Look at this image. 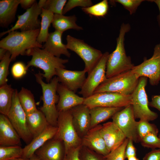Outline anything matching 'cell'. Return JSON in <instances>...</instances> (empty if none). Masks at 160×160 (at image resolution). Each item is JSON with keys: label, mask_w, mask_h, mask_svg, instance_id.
I'll return each instance as SVG.
<instances>
[{"label": "cell", "mask_w": 160, "mask_h": 160, "mask_svg": "<svg viewBox=\"0 0 160 160\" xmlns=\"http://www.w3.org/2000/svg\"><path fill=\"white\" fill-rule=\"evenodd\" d=\"M101 125L90 129L82 139V145L104 156L110 153L100 132Z\"/></svg>", "instance_id": "ffe728a7"}, {"label": "cell", "mask_w": 160, "mask_h": 160, "mask_svg": "<svg viewBox=\"0 0 160 160\" xmlns=\"http://www.w3.org/2000/svg\"><path fill=\"white\" fill-rule=\"evenodd\" d=\"M149 2H154L157 5L159 10V14L157 17V20L159 27L160 29V0H149Z\"/></svg>", "instance_id": "7dc6e473"}, {"label": "cell", "mask_w": 160, "mask_h": 160, "mask_svg": "<svg viewBox=\"0 0 160 160\" xmlns=\"http://www.w3.org/2000/svg\"><path fill=\"white\" fill-rule=\"evenodd\" d=\"M10 160H30V159H24L23 158H17L15 159Z\"/></svg>", "instance_id": "f5cc1de1"}, {"label": "cell", "mask_w": 160, "mask_h": 160, "mask_svg": "<svg viewBox=\"0 0 160 160\" xmlns=\"http://www.w3.org/2000/svg\"><path fill=\"white\" fill-rule=\"evenodd\" d=\"M56 72L59 82L74 92L81 89L86 78V72L84 70L71 71L59 68L56 69Z\"/></svg>", "instance_id": "e0dca14e"}, {"label": "cell", "mask_w": 160, "mask_h": 160, "mask_svg": "<svg viewBox=\"0 0 160 160\" xmlns=\"http://www.w3.org/2000/svg\"><path fill=\"white\" fill-rule=\"evenodd\" d=\"M23 149L20 146H0V160H10L21 158Z\"/></svg>", "instance_id": "4dcf8cb0"}, {"label": "cell", "mask_w": 160, "mask_h": 160, "mask_svg": "<svg viewBox=\"0 0 160 160\" xmlns=\"http://www.w3.org/2000/svg\"><path fill=\"white\" fill-rule=\"evenodd\" d=\"M81 160H106L105 157L81 145L79 150Z\"/></svg>", "instance_id": "d590c367"}, {"label": "cell", "mask_w": 160, "mask_h": 160, "mask_svg": "<svg viewBox=\"0 0 160 160\" xmlns=\"http://www.w3.org/2000/svg\"><path fill=\"white\" fill-rule=\"evenodd\" d=\"M76 20L77 18L74 15L66 16L63 14H54L52 23L55 30L63 33L70 29L83 30L82 27L76 24Z\"/></svg>", "instance_id": "4316f807"}, {"label": "cell", "mask_w": 160, "mask_h": 160, "mask_svg": "<svg viewBox=\"0 0 160 160\" xmlns=\"http://www.w3.org/2000/svg\"><path fill=\"white\" fill-rule=\"evenodd\" d=\"M36 1L35 0H20V3L21 7L24 9L30 8Z\"/></svg>", "instance_id": "bcb514c9"}, {"label": "cell", "mask_w": 160, "mask_h": 160, "mask_svg": "<svg viewBox=\"0 0 160 160\" xmlns=\"http://www.w3.org/2000/svg\"><path fill=\"white\" fill-rule=\"evenodd\" d=\"M18 92L15 89L11 107L7 116L16 131L27 145L33 139L28 127L26 114L19 102Z\"/></svg>", "instance_id": "9c48e42d"}, {"label": "cell", "mask_w": 160, "mask_h": 160, "mask_svg": "<svg viewBox=\"0 0 160 160\" xmlns=\"http://www.w3.org/2000/svg\"><path fill=\"white\" fill-rule=\"evenodd\" d=\"M67 47L76 53L83 60L84 70L89 74L98 62L103 54L85 43L82 40L68 35L66 38Z\"/></svg>", "instance_id": "ba28073f"}, {"label": "cell", "mask_w": 160, "mask_h": 160, "mask_svg": "<svg viewBox=\"0 0 160 160\" xmlns=\"http://www.w3.org/2000/svg\"><path fill=\"white\" fill-rule=\"evenodd\" d=\"M18 96L20 104L26 115L37 109L33 95L30 90L22 87L18 92Z\"/></svg>", "instance_id": "f546056e"}, {"label": "cell", "mask_w": 160, "mask_h": 160, "mask_svg": "<svg viewBox=\"0 0 160 160\" xmlns=\"http://www.w3.org/2000/svg\"><path fill=\"white\" fill-rule=\"evenodd\" d=\"M134 142L129 139L125 151V159L132 156H136V149L133 144Z\"/></svg>", "instance_id": "b9f144b4"}, {"label": "cell", "mask_w": 160, "mask_h": 160, "mask_svg": "<svg viewBox=\"0 0 160 160\" xmlns=\"http://www.w3.org/2000/svg\"><path fill=\"white\" fill-rule=\"evenodd\" d=\"M100 131L110 152L119 146L127 138L112 121L101 125Z\"/></svg>", "instance_id": "ac0fdd59"}, {"label": "cell", "mask_w": 160, "mask_h": 160, "mask_svg": "<svg viewBox=\"0 0 160 160\" xmlns=\"http://www.w3.org/2000/svg\"><path fill=\"white\" fill-rule=\"evenodd\" d=\"M131 71L138 78H148L151 85H158L160 81V43L155 46L151 58L146 59L140 64L135 65Z\"/></svg>", "instance_id": "8fae6325"}, {"label": "cell", "mask_w": 160, "mask_h": 160, "mask_svg": "<svg viewBox=\"0 0 160 160\" xmlns=\"http://www.w3.org/2000/svg\"><path fill=\"white\" fill-rule=\"evenodd\" d=\"M63 33L56 30L49 33L43 49L56 57H60L61 55H64L69 57L71 54L68 50L66 44L62 42Z\"/></svg>", "instance_id": "603a6c76"}, {"label": "cell", "mask_w": 160, "mask_h": 160, "mask_svg": "<svg viewBox=\"0 0 160 160\" xmlns=\"http://www.w3.org/2000/svg\"><path fill=\"white\" fill-rule=\"evenodd\" d=\"M131 29L129 23H123L116 39L115 50L108 57L106 65V76L109 78L121 73L131 70L135 66L130 57L127 55L124 48L125 36Z\"/></svg>", "instance_id": "7a4b0ae2"}, {"label": "cell", "mask_w": 160, "mask_h": 160, "mask_svg": "<svg viewBox=\"0 0 160 160\" xmlns=\"http://www.w3.org/2000/svg\"><path fill=\"white\" fill-rule=\"evenodd\" d=\"M57 131V127L49 125L42 133L33 138L29 143L23 148L21 158L29 159L37 149L55 136Z\"/></svg>", "instance_id": "7402d4cb"}, {"label": "cell", "mask_w": 160, "mask_h": 160, "mask_svg": "<svg viewBox=\"0 0 160 160\" xmlns=\"http://www.w3.org/2000/svg\"><path fill=\"white\" fill-rule=\"evenodd\" d=\"M143 160H160V149H152L145 155Z\"/></svg>", "instance_id": "ee69618b"}, {"label": "cell", "mask_w": 160, "mask_h": 160, "mask_svg": "<svg viewBox=\"0 0 160 160\" xmlns=\"http://www.w3.org/2000/svg\"><path fill=\"white\" fill-rule=\"evenodd\" d=\"M28 129L33 138L42 133L49 125L44 114L37 109L26 115Z\"/></svg>", "instance_id": "d4e9b609"}, {"label": "cell", "mask_w": 160, "mask_h": 160, "mask_svg": "<svg viewBox=\"0 0 160 160\" xmlns=\"http://www.w3.org/2000/svg\"><path fill=\"white\" fill-rule=\"evenodd\" d=\"M158 137H159L160 138V133Z\"/></svg>", "instance_id": "db71d44e"}, {"label": "cell", "mask_w": 160, "mask_h": 160, "mask_svg": "<svg viewBox=\"0 0 160 160\" xmlns=\"http://www.w3.org/2000/svg\"><path fill=\"white\" fill-rule=\"evenodd\" d=\"M137 132L140 142L142 138L149 134L157 135L159 129L155 124L150 123L146 120L140 119L137 121Z\"/></svg>", "instance_id": "d6a6232c"}, {"label": "cell", "mask_w": 160, "mask_h": 160, "mask_svg": "<svg viewBox=\"0 0 160 160\" xmlns=\"http://www.w3.org/2000/svg\"><path fill=\"white\" fill-rule=\"evenodd\" d=\"M54 14L52 12L42 8L41 17V18L39 32L37 40L39 43L42 44L45 42L49 36V28L52 23Z\"/></svg>", "instance_id": "f1b7e54d"}, {"label": "cell", "mask_w": 160, "mask_h": 160, "mask_svg": "<svg viewBox=\"0 0 160 160\" xmlns=\"http://www.w3.org/2000/svg\"><path fill=\"white\" fill-rule=\"evenodd\" d=\"M127 138L136 143L140 142L137 132V121L134 116L132 107L129 105L116 113L111 118Z\"/></svg>", "instance_id": "4fadbf2b"}, {"label": "cell", "mask_w": 160, "mask_h": 160, "mask_svg": "<svg viewBox=\"0 0 160 160\" xmlns=\"http://www.w3.org/2000/svg\"><path fill=\"white\" fill-rule=\"evenodd\" d=\"M139 78L131 70L107 79L95 89L94 93L108 92L125 95L132 93L137 86Z\"/></svg>", "instance_id": "5b68a950"}, {"label": "cell", "mask_w": 160, "mask_h": 160, "mask_svg": "<svg viewBox=\"0 0 160 160\" xmlns=\"http://www.w3.org/2000/svg\"><path fill=\"white\" fill-rule=\"evenodd\" d=\"M132 103L131 95L106 92L93 94L85 98L83 104L90 109L96 107L124 108Z\"/></svg>", "instance_id": "30bf717a"}, {"label": "cell", "mask_w": 160, "mask_h": 160, "mask_svg": "<svg viewBox=\"0 0 160 160\" xmlns=\"http://www.w3.org/2000/svg\"><path fill=\"white\" fill-rule=\"evenodd\" d=\"M34 154L42 160H64L65 151L64 142L54 137L37 149Z\"/></svg>", "instance_id": "9a60e30c"}, {"label": "cell", "mask_w": 160, "mask_h": 160, "mask_svg": "<svg viewBox=\"0 0 160 160\" xmlns=\"http://www.w3.org/2000/svg\"><path fill=\"white\" fill-rule=\"evenodd\" d=\"M82 10L90 15L97 17H103L107 14L108 5L107 0H103L95 5L87 7L82 8Z\"/></svg>", "instance_id": "1f68e13d"}, {"label": "cell", "mask_w": 160, "mask_h": 160, "mask_svg": "<svg viewBox=\"0 0 160 160\" xmlns=\"http://www.w3.org/2000/svg\"><path fill=\"white\" fill-rule=\"evenodd\" d=\"M21 138L7 117L0 115V145H21Z\"/></svg>", "instance_id": "44dd1931"}, {"label": "cell", "mask_w": 160, "mask_h": 160, "mask_svg": "<svg viewBox=\"0 0 160 160\" xmlns=\"http://www.w3.org/2000/svg\"><path fill=\"white\" fill-rule=\"evenodd\" d=\"M46 1V0H40L38 3L39 6L40 8H43L44 6Z\"/></svg>", "instance_id": "681fc988"}, {"label": "cell", "mask_w": 160, "mask_h": 160, "mask_svg": "<svg viewBox=\"0 0 160 160\" xmlns=\"http://www.w3.org/2000/svg\"><path fill=\"white\" fill-rule=\"evenodd\" d=\"M30 159V160H42L39 158L35 154L33 155Z\"/></svg>", "instance_id": "f907efd6"}, {"label": "cell", "mask_w": 160, "mask_h": 160, "mask_svg": "<svg viewBox=\"0 0 160 160\" xmlns=\"http://www.w3.org/2000/svg\"><path fill=\"white\" fill-rule=\"evenodd\" d=\"M14 89L7 83L0 87V112L7 116L11 107Z\"/></svg>", "instance_id": "83f0119b"}, {"label": "cell", "mask_w": 160, "mask_h": 160, "mask_svg": "<svg viewBox=\"0 0 160 160\" xmlns=\"http://www.w3.org/2000/svg\"><path fill=\"white\" fill-rule=\"evenodd\" d=\"M70 110L74 127L78 135L82 139L90 129L89 108L82 104L72 108Z\"/></svg>", "instance_id": "2e32d148"}, {"label": "cell", "mask_w": 160, "mask_h": 160, "mask_svg": "<svg viewBox=\"0 0 160 160\" xmlns=\"http://www.w3.org/2000/svg\"><path fill=\"white\" fill-rule=\"evenodd\" d=\"M57 92L59 97L56 105L58 112L70 110L83 104L84 98L79 96L61 83H58Z\"/></svg>", "instance_id": "d6986e66"}, {"label": "cell", "mask_w": 160, "mask_h": 160, "mask_svg": "<svg viewBox=\"0 0 160 160\" xmlns=\"http://www.w3.org/2000/svg\"><path fill=\"white\" fill-rule=\"evenodd\" d=\"M20 0H2L0 1V25L7 27L15 20Z\"/></svg>", "instance_id": "cb8c5ba5"}, {"label": "cell", "mask_w": 160, "mask_h": 160, "mask_svg": "<svg viewBox=\"0 0 160 160\" xmlns=\"http://www.w3.org/2000/svg\"><path fill=\"white\" fill-rule=\"evenodd\" d=\"M29 56L32 57L26 65L27 68L28 69L29 67L33 66L42 69L44 73H42V76L47 83L56 75V69L65 68L64 64L68 62V59L56 57L43 49L39 48H33Z\"/></svg>", "instance_id": "277c9868"}, {"label": "cell", "mask_w": 160, "mask_h": 160, "mask_svg": "<svg viewBox=\"0 0 160 160\" xmlns=\"http://www.w3.org/2000/svg\"><path fill=\"white\" fill-rule=\"evenodd\" d=\"M7 50L3 48H0V60H1L5 56Z\"/></svg>", "instance_id": "c3c4849f"}, {"label": "cell", "mask_w": 160, "mask_h": 160, "mask_svg": "<svg viewBox=\"0 0 160 160\" xmlns=\"http://www.w3.org/2000/svg\"><path fill=\"white\" fill-rule=\"evenodd\" d=\"M127 159L128 160H139V159L136 156L129 157L127 158Z\"/></svg>", "instance_id": "816d5d0a"}, {"label": "cell", "mask_w": 160, "mask_h": 160, "mask_svg": "<svg viewBox=\"0 0 160 160\" xmlns=\"http://www.w3.org/2000/svg\"><path fill=\"white\" fill-rule=\"evenodd\" d=\"M28 69L26 65L21 62L15 63L12 67L11 73L13 77L16 79L23 77L27 73Z\"/></svg>", "instance_id": "60d3db41"}, {"label": "cell", "mask_w": 160, "mask_h": 160, "mask_svg": "<svg viewBox=\"0 0 160 160\" xmlns=\"http://www.w3.org/2000/svg\"><path fill=\"white\" fill-rule=\"evenodd\" d=\"M124 108L96 107L89 109L90 129L108 119Z\"/></svg>", "instance_id": "484cf974"}, {"label": "cell", "mask_w": 160, "mask_h": 160, "mask_svg": "<svg viewBox=\"0 0 160 160\" xmlns=\"http://www.w3.org/2000/svg\"><path fill=\"white\" fill-rule=\"evenodd\" d=\"M148 78L141 77L135 89L131 95L132 105L135 119L153 121L158 117L157 113L151 111L148 106L149 102L145 87Z\"/></svg>", "instance_id": "52a82bcc"}, {"label": "cell", "mask_w": 160, "mask_h": 160, "mask_svg": "<svg viewBox=\"0 0 160 160\" xmlns=\"http://www.w3.org/2000/svg\"><path fill=\"white\" fill-rule=\"evenodd\" d=\"M40 28L19 32L14 31L0 41V47L9 51L12 61L15 60L20 55L28 56L33 48H43V46L37 40Z\"/></svg>", "instance_id": "6da1fadb"}, {"label": "cell", "mask_w": 160, "mask_h": 160, "mask_svg": "<svg viewBox=\"0 0 160 160\" xmlns=\"http://www.w3.org/2000/svg\"><path fill=\"white\" fill-rule=\"evenodd\" d=\"M42 8L37 1L23 14L17 16L18 19L10 29L0 33V37L9 33L20 29L21 31H27L40 28V24L38 17L41 12Z\"/></svg>", "instance_id": "5bb4252c"}, {"label": "cell", "mask_w": 160, "mask_h": 160, "mask_svg": "<svg viewBox=\"0 0 160 160\" xmlns=\"http://www.w3.org/2000/svg\"><path fill=\"white\" fill-rule=\"evenodd\" d=\"M37 82L42 88L41 100L43 104L40 110L44 114L49 125L57 127L59 112L56 104L58 103L59 97L57 94L59 81L57 77L53 78L49 83H46L43 80L42 73L39 72L35 74Z\"/></svg>", "instance_id": "3957f363"}, {"label": "cell", "mask_w": 160, "mask_h": 160, "mask_svg": "<svg viewBox=\"0 0 160 160\" xmlns=\"http://www.w3.org/2000/svg\"><path fill=\"white\" fill-rule=\"evenodd\" d=\"M57 127V131L54 137L63 140L65 153L82 145V139L78 135L73 124L70 110L59 112Z\"/></svg>", "instance_id": "8992f818"}, {"label": "cell", "mask_w": 160, "mask_h": 160, "mask_svg": "<svg viewBox=\"0 0 160 160\" xmlns=\"http://www.w3.org/2000/svg\"><path fill=\"white\" fill-rule=\"evenodd\" d=\"M81 146L67 152L65 153L64 160H81L79 153Z\"/></svg>", "instance_id": "7bdbcfd3"}, {"label": "cell", "mask_w": 160, "mask_h": 160, "mask_svg": "<svg viewBox=\"0 0 160 160\" xmlns=\"http://www.w3.org/2000/svg\"><path fill=\"white\" fill-rule=\"evenodd\" d=\"M148 105L160 111V95H153L151 101L149 102Z\"/></svg>", "instance_id": "f6af8a7d"}, {"label": "cell", "mask_w": 160, "mask_h": 160, "mask_svg": "<svg viewBox=\"0 0 160 160\" xmlns=\"http://www.w3.org/2000/svg\"><path fill=\"white\" fill-rule=\"evenodd\" d=\"M67 1L66 0H47L43 8L54 14H63V10Z\"/></svg>", "instance_id": "e575fe53"}, {"label": "cell", "mask_w": 160, "mask_h": 160, "mask_svg": "<svg viewBox=\"0 0 160 160\" xmlns=\"http://www.w3.org/2000/svg\"><path fill=\"white\" fill-rule=\"evenodd\" d=\"M113 3L117 2L121 4L132 15L135 13L138 7L144 0H111Z\"/></svg>", "instance_id": "ab89813d"}, {"label": "cell", "mask_w": 160, "mask_h": 160, "mask_svg": "<svg viewBox=\"0 0 160 160\" xmlns=\"http://www.w3.org/2000/svg\"><path fill=\"white\" fill-rule=\"evenodd\" d=\"M109 53H104L97 63L88 74L84 83L79 92L84 98L93 94L96 88L106 79V65Z\"/></svg>", "instance_id": "7c38bea8"}, {"label": "cell", "mask_w": 160, "mask_h": 160, "mask_svg": "<svg viewBox=\"0 0 160 160\" xmlns=\"http://www.w3.org/2000/svg\"><path fill=\"white\" fill-rule=\"evenodd\" d=\"M140 142L144 147L152 149H160V138L156 135L153 133L148 134L142 138Z\"/></svg>", "instance_id": "8d00e7d4"}, {"label": "cell", "mask_w": 160, "mask_h": 160, "mask_svg": "<svg viewBox=\"0 0 160 160\" xmlns=\"http://www.w3.org/2000/svg\"><path fill=\"white\" fill-rule=\"evenodd\" d=\"M12 61L11 54L7 51L4 57L0 62V86L7 84V77L9 74V67Z\"/></svg>", "instance_id": "836d02e7"}, {"label": "cell", "mask_w": 160, "mask_h": 160, "mask_svg": "<svg viewBox=\"0 0 160 160\" xmlns=\"http://www.w3.org/2000/svg\"><path fill=\"white\" fill-rule=\"evenodd\" d=\"M128 140L127 138L121 145L105 156L106 160H125V151Z\"/></svg>", "instance_id": "74e56055"}, {"label": "cell", "mask_w": 160, "mask_h": 160, "mask_svg": "<svg viewBox=\"0 0 160 160\" xmlns=\"http://www.w3.org/2000/svg\"><path fill=\"white\" fill-rule=\"evenodd\" d=\"M93 5L91 0H69L65 6L63 11V14H65L72 9L77 7L86 8Z\"/></svg>", "instance_id": "f35d334b"}]
</instances>
